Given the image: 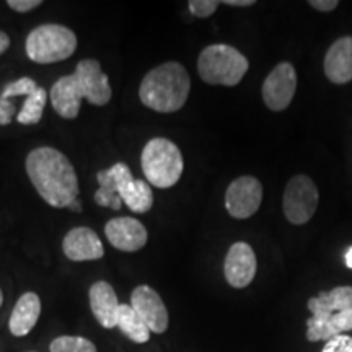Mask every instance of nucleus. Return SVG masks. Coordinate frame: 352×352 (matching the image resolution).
<instances>
[{"instance_id": "nucleus-1", "label": "nucleus", "mask_w": 352, "mask_h": 352, "mask_svg": "<svg viewBox=\"0 0 352 352\" xmlns=\"http://www.w3.org/2000/svg\"><path fill=\"white\" fill-rule=\"evenodd\" d=\"M26 175L41 196L56 209H69L78 199V176L72 162L54 147H38L28 153Z\"/></svg>"}, {"instance_id": "nucleus-2", "label": "nucleus", "mask_w": 352, "mask_h": 352, "mask_svg": "<svg viewBox=\"0 0 352 352\" xmlns=\"http://www.w3.org/2000/svg\"><path fill=\"white\" fill-rule=\"evenodd\" d=\"M111 96L109 77L96 59L80 60L76 72L60 77L50 91L52 108L64 120H76L83 100L94 107H104Z\"/></svg>"}, {"instance_id": "nucleus-3", "label": "nucleus", "mask_w": 352, "mask_h": 352, "mask_svg": "<svg viewBox=\"0 0 352 352\" xmlns=\"http://www.w3.org/2000/svg\"><path fill=\"white\" fill-rule=\"evenodd\" d=\"M100 188L95 202L101 208L120 210L122 204L134 214H145L153 208L152 186L144 179H135L126 164H114L96 175Z\"/></svg>"}, {"instance_id": "nucleus-4", "label": "nucleus", "mask_w": 352, "mask_h": 352, "mask_svg": "<svg viewBox=\"0 0 352 352\" xmlns=\"http://www.w3.org/2000/svg\"><path fill=\"white\" fill-rule=\"evenodd\" d=\"M191 78L179 63L170 60L147 72L139 87L144 107L157 113H175L186 104Z\"/></svg>"}, {"instance_id": "nucleus-5", "label": "nucleus", "mask_w": 352, "mask_h": 352, "mask_svg": "<svg viewBox=\"0 0 352 352\" xmlns=\"http://www.w3.org/2000/svg\"><path fill=\"white\" fill-rule=\"evenodd\" d=\"M140 166L148 184L160 189L173 188L182 178L184 162L178 145L165 138H153L145 144Z\"/></svg>"}, {"instance_id": "nucleus-6", "label": "nucleus", "mask_w": 352, "mask_h": 352, "mask_svg": "<svg viewBox=\"0 0 352 352\" xmlns=\"http://www.w3.org/2000/svg\"><path fill=\"white\" fill-rule=\"evenodd\" d=\"M248 59L228 44H210L197 59L199 77L209 85L235 87L248 72Z\"/></svg>"}, {"instance_id": "nucleus-7", "label": "nucleus", "mask_w": 352, "mask_h": 352, "mask_svg": "<svg viewBox=\"0 0 352 352\" xmlns=\"http://www.w3.org/2000/svg\"><path fill=\"white\" fill-rule=\"evenodd\" d=\"M25 51L34 64L63 63L77 51V36L64 25L44 23L26 36Z\"/></svg>"}, {"instance_id": "nucleus-8", "label": "nucleus", "mask_w": 352, "mask_h": 352, "mask_svg": "<svg viewBox=\"0 0 352 352\" xmlns=\"http://www.w3.org/2000/svg\"><path fill=\"white\" fill-rule=\"evenodd\" d=\"M318 188L307 175H297L289 179L283 197L285 219L294 226H303L318 209Z\"/></svg>"}, {"instance_id": "nucleus-9", "label": "nucleus", "mask_w": 352, "mask_h": 352, "mask_svg": "<svg viewBox=\"0 0 352 352\" xmlns=\"http://www.w3.org/2000/svg\"><path fill=\"white\" fill-rule=\"evenodd\" d=\"M263 202V184L254 176L245 175L233 179L226 192V209L233 219H250Z\"/></svg>"}, {"instance_id": "nucleus-10", "label": "nucleus", "mask_w": 352, "mask_h": 352, "mask_svg": "<svg viewBox=\"0 0 352 352\" xmlns=\"http://www.w3.org/2000/svg\"><path fill=\"white\" fill-rule=\"evenodd\" d=\"M297 91V72L290 63H280L263 83V101L271 111H284Z\"/></svg>"}, {"instance_id": "nucleus-11", "label": "nucleus", "mask_w": 352, "mask_h": 352, "mask_svg": "<svg viewBox=\"0 0 352 352\" xmlns=\"http://www.w3.org/2000/svg\"><path fill=\"white\" fill-rule=\"evenodd\" d=\"M131 307L144 321L151 333L164 334L168 329L170 316L164 300L151 285H138L131 294Z\"/></svg>"}, {"instance_id": "nucleus-12", "label": "nucleus", "mask_w": 352, "mask_h": 352, "mask_svg": "<svg viewBox=\"0 0 352 352\" xmlns=\"http://www.w3.org/2000/svg\"><path fill=\"white\" fill-rule=\"evenodd\" d=\"M258 261L253 248L245 241H236L228 250L223 261V274L227 283L235 289H245L256 276Z\"/></svg>"}, {"instance_id": "nucleus-13", "label": "nucleus", "mask_w": 352, "mask_h": 352, "mask_svg": "<svg viewBox=\"0 0 352 352\" xmlns=\"http://www.w3.org/2000/svg\"><path fill=\"white\" fill-rule=\"evenodd\" d=\"M104 235L113 248L124 253H135L147 245L148 232L134 217H114L104 226Z\"/></svg>"}, {"instance_id": "nucleus-14", "label": "nucleus", "mask_w": 352, "mask_h": 352, "mask_svg": "<svg viewBox=\"0 0 352 352\" xmlns=\"http://www.w3.org/2000/svg\"><path fill=\"white\" fill-rule=\"evenodd\" d=\"M63 252L70 261H96L104 256V248L100 236L88 227H76L65 233Z\"/></svg>"}, {"instance_id": "nucleus-15", "label": "nucleus", "mask_w": 352, "mask_h": 352, "mask_svg": "<svg viewBox=\"0 0 352 352\" xmlns=\"http://www.w3.org/2000/svg\"><path fill=\"white\" fill-rule=\"evenodd\" d=\"M91 314L103 328L113 329L118 327V315H120L121 303L118 300L113 285L107 280H98L88 290Z\"/></svg>"}, {"instance_id": "nucleus-16", "label": "nucleus", "mask_w": 352, "mask_h": 352, "mask_svg": "<svg viewBox=\"0 0 352 352\" xmlns=\"http://www.w3.org/2000/svg\"><path fill=\"white\" fill-rule=\"evenodd\" d=\"M324 76L336 85H344L352 80V36L336 39L324 56Z\"/></svg>"}, {"instance_id": "nucleus-17", "label": "nucleus", "mask_w": 352, "mask_h": 352, "mask_svg": "<svg viewBox=\"0 0 352 352\" xmlns=\"http://www.w3.org/2000/svg\"><path fill=\"white\" fill-rule=\"evenodd\" d=\"M349 331H352V308L320 318L310 316L307 320V340L310 342H328Z\"/></svg>"}, {"instance_id": "nucleus-18", "label": "nucleus", "mask_w": 352, "mask_h": 352, "mask_svg": "<svg viewBox=\"0 0 352 352\" xmlns=\"http://www.w3.org/2000/svg\"><path fill=\"white\" fill-rule=\"evenodd\" d=\"M39 315H41V298L38 294L26 292L16 300L13 311L8 320L10 333L16 338H23L32 333L36 327Z\"/></svg>"}, {"instance_id": "nucleus-19", "label": "nucleus", "mask_w": 352, "mask_h": 352, "mask_svg": "<svg viewBox=\"0 0 352 352\" xmlns=\"http://www.w3.org/2000/svg\"><path fill=\"white\" fill-rule=\"evenodd\" d=\"M347 308H352V285H340L328 292H320L308 300V310L316 318L344 311Z\"/></svg>"}, {"instance_id": "nucleus-20", "label": "nucleus", "mask_w": 352, "mask_h": 352, "mask_svg": "<svg viewBox=\"0 0 352 352\" xmlns=\"http://www.w3.org/2000/svg\"><path fill=\"white\" fill-rule=\"evenodd\" d=\"M38 88V83L30 77H20L16 80L8 82L0 94V126H8L13 118H16V114H19L15 103H13L15 98L30 96Z\"/></svg>"}, {"instance_id": "nucleus-21", "label": "nucleus", "mask_w": 352, "mask_h": 352, "mask_svg": "<svg viewBox=\"0 0 352 352\" xmlns=\"http://www.w3.org/2000/svg\"><path fill=\"white\" fill-rule=\"evenodd\" d=\"M116 328H120V331L124 334L127 340L135 342V344H144V342L151 340V329L145 327V323L139 318L134 308L126 305V303H121Z\"/></svg>"}, {"instance_id": "nucleus-22", "label": "nucleus", "mask_w": 352, "mask_h": 352, "mask_svg": "<svg viewBox=\"0 0 352 352\" xmlns=\"http://www.w3.org/2000/svg\"><path fill=\"white\" fill-rule=\"evenodd\" d=\"M47 103V91L43 87H39L34 94L26 96L23 104H21L16 121L23 126H33L41 121L44 107Z\"/></svg>"}, {"instance_id": "nucleus-23", "label": "nucleus", "mask_w": 352, "mask_h": 352, "mask_svg": "<svg viewBox=\"0 0 352 352\" xmlns=\"http://www.w3.org/2000/svg\"><path fill=\"white\" fill-rule=\"evenodd\" d=\"M51 352H98L90 340L82 336H59L51 342Z\"/></svg>"}, {"instance_id": "nucleus-24", "label": "nucleus", "mask_w": 352, "mask_h": 352, "mask_svg": "<svg viewBox=\"0 0 352 352\" xmlns=\"http://www.w3.org/2000/svg\"><path fill=\"white\" fill-rule=\"evenodd\" d=\"M219 6L220 2H217V0H191L188 3L189 12L197 19H208V16L214 15Z\"/></svg>"}, {"instance_id": "nucleus-25", "label": "nucleus", "mask_w": 352, "mask_h": 352, "mask_svg": "<svg viewBox=\"0 0 352 352\" xmlns=\"http://www.w3.org/2000/svg\"><path fill=\"white\" fill-rule=\"evenodd\" d=\"M321 352H352V336L342 334V336L333 338L331 341L324 342Z\"/></svg>"}, {"instance_id": "nucleus-26", "label": "nucleus", "mask_w": 352, "mask_h": 352, "mask_svg": "<svg viewBox=\"0 0 352 352\" xmlns=\"http://www.w3.org/2000/svg\"><path fill=\"white\" fill-rule=\"evenodd\" d=\"M7 6L12 8L13 12L19 13H28L38 8L39 6H43L41 0H8Z\"/></svg>"}, {"instance_id": "nucleus-27", "label": "nucleus", "mask_w": 352, "mask_h": 352, "mask_svg": "<svg viewBox=\"0 0 352 352\" xmlns=\"http://www.w3.org/2000/svg\"><path fill=\"white\" fill-rule=\"evenodd\" d=\"M308 3L318 12H333L334 8L340 6L338 0H310Z\"/></svg>"}, {"instance_id": "nucleus-28", "label": "nucleus", "mask_w": 352, "mask_h": 352, "mask_svg": "<svg viewBox=\"0 0 352 352\" xmlns=\"http://www.w3.org/2000/svg\"><path fill=\"white\" fill-rule=\"evenodd\" d=\"M8 47H10V38H8V34L6 32L0 30V56H2L3 52H7Z\"/></svg>"}, {"instance_id": "nucleus-29", "label": "nucleus", "mask_w": 352, "mask_h": 352, "mask_svg": "<svg viewBox=\"0 0 352 352\" xmlns=\"http://www.w3.org/2000/svg\"><path fill=\"white\" fill-rule=\"evenodd\" d=\"M223 3L230 7H252L254 6V0H226Z\"/></svg>"}, {"instance_id": "nucleus-30", "label": "nucleus", "mask_w": 352, "mask_h": 352, "mask_svg": "<svg viewBox=\"0 0 352 352\" xmlns=\"http://www.w3.org/2000/svg\"><path fill=\"white\" fill-rule=\"evenodd\" d=\"M70 210H74V212H82V201L77 199L76 202H72V204L69 206Z\"/></svg>"}, {"instance_id": "nucleus-31", "label": "nucleus", "mask_w": 352, "mask_h": 352, "mask_svg": "<svg viewBox=\"0 0 352 352\" xmlns=\"http://www.w3.org/2000/svg\"><path fill=\"white\" fill-rule=\"evenodd\" d=\"M346 264H347V267H351L352 270V248L347 250V253H346Z\"/></svg>"}, {"instance_id": "nucleus-32", "label": "nucleus", "mask_w": 352, "mask_h": 352, "mask_svg": "<svg viewBox=\"0 0 352 352\" xmlns=\"http://www.w3.org/2000/svg\"><path fill=\"white\" fill-rule=\"evenodd\" d=\"M3 303V294H2V289H0V307H2Z\"/></svg>"}]
</instances>
